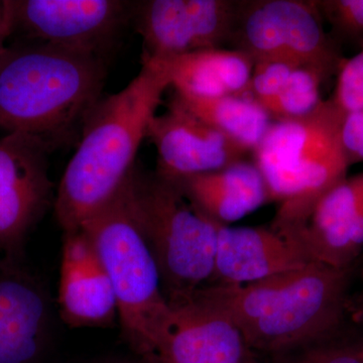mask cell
Listing matches in <instances>:
<instances>
[{
  "label": "cell",
  "mask_w": 363,
  "mask_h": 363,
  "mask_svg": "<svg viewBox=\"0 0 363 363\" xmlns=\"http://www.w3.org/2000/svg\"><path fill=\"white\" fill-rule=\"evenodd\" d=\"M286 353L292 357L284 363H363V339L345 337L340 330Z\"/></svg>",
  "instance_id": "ffe728a7"
},
{
  "label": "cell",
  "mask_w": 363,
  "mask_h": 363,
  "mask_svg": "<svg viewBox=\"0 0 363 363\" xmlns=\"http://www.w3.org/2000/svg\"><path fill=\"white\" fill-rule=\"evenodd\" d=\"M318 6L332 26L334 40L363 42V0H325Z\"/></svg>",
  "instance_id": "44dd1931"
},
{
  "label": "cell",
  "mask_w": 363,
  "mask_h": 363,
  "mask_svg": "<svg viewBox=\"0 0 363 363\" xmlns=\"http://www.w3.org/2000/svg\"><path fill=\"white\" fill-rule=\"evenodd\" d=\"M327 78L315 67H297L279 94L262 108L274 121L307 116L321 104L320 90Z\"/></svg>",
  "instance_id": "d6986e66"
},
{
  "label": "cell",
  "mask_w": 363,
  "mask_h": 363,
  "mask_svg": "<svg viewBox=\"0 0 363 363\" xmlns=\"http://www.w3.org/2000/svg\"><path fill=\"white\" fill-rule=\"evenodd\" d=\"M310 262L295 241L272 227L218 223L213 274L208 285H247L302 269Z\"/></svg>",
  "instance_id": "5bb4252c"
},
{
  "label": "cell",
  "mask_w": 363,
  "mask_h": 363,
  "mask_svg": "<svg viewBox=\"0 0 363 363\" xmlns=\"http://www.w3.org/2000/svg\"><path fill=\"white\" fill-rule=\"evenodd\" d=\"M347 314H350L357 323L363 325V285L355 297L348 298Z\"/></svg>",
  "instance_id": "d4e9b609"
},
{
  "label": "cell",
  "mask_w": 363,
  "mask_h": 363,
  "mask_svg": "<svg viewBox=\"0 0 363 363\" xmlns=\"http://www.w3.org/2000/svg\"><path fill=\"white\" fill-rule=\"evenodd\" d=\"M135 1L6 0L11 35L104 60L133 21Z\"/></svg>",
  "instance_id": "ba28073f"
},
{
  "label": "cell",
  "mask_w": 363,
  "mask_h": 363,
  "mask_svg": "<svg viewBox=\"0 0 363 363\" xmlns=\"http://www.w3.org/2000/svg\"><path fill=\"white\" fill-rule=\"evenodd\" d=\"M230 44L253 62L262 60L311 66L328 77L344 59L338 43L326 33L318 1H238Z\"/></svg>",
  "instance_id": "52a82bcc"
},
{
  "label": "cell",
  "mask_w": 363,
  "mask_h": 363,
  "mask_svg": "<svg viewBox=\"0 0 363 363\" xmlns=\"http://www.w3.org/2000/svg\"><path fill=\"white\" fill-rule=\"evenodd\" d=\"M351 272L313 260L255 283L208 285L197 293L231 318L248 351L283 355L341 330Z\"/></svg>",
  "instance_id": "7a4b0ae2"
},
{
  "label": "cell",
  "mask_w": 363,
  "mask_h": 363,
  "mask_svg": "<svg viewBox=\"0 0 363 363\" xmlns=\"http://www.w3.org/2000/svg\"><path fill=\"white\" fill-rule=\"evenodd\" d=\"M11 25H9V9L6 1H0V55L6 49V40L11 37Z\"/></svg>",
  "instance_id": "cb8c5ba5"
},
{
  "label": "cell",
  "mask_w": 363,
  "mask_h": 363,
  "mask_svg": "<svg viewBox=\"0 0 363 363\" xmlns=\"http://www.w3.org/2000/svg\"><path fill=\"white\" fill-rule=\"evenodd\" d=\"M247 363H253V362H250V359H247Z\"/></svg>",
  "instance_id": "83f0119b"
},
{
  "label": "cell",
  "mask_w": 363,
  "mask_h": 363,
  "mask_svg": "<svg viewBox=\"0 0 363 363\" xmlns=\"http://www.w3.org/2000/svg\"><path fill=\"white\" fill-rule=\"evenodd\" d=\"M131 205L156 260L171 307L207 286L214 269L218 223L196 209L173 182L136 168Z\"/></svg>",
  "instance_id": "8992f818"
},
{
  "label": "cell",
  "mask_w": 363,
  "mask_h": 363,
  "mask_svg": "<svg viewBox=\"0 0 363 363\" xmlns=\"http://www.w3.org/2000/svg\"><path fill=\"white\" fill-rule=\"evenodd\" d=\"M345 117L331 98L307 116L269 125L253 154L269 201L279 205L272 224L274 230L286 235L304 225L319 200L347 179Z\"/></svg>",
  "instance_id": "277c9868"
},
{
  "label": "cell",
  "mask_w": 363,
  "mask_h": 363,
  "mask_svg": "<svg viewBox=\"0 0 363 363\" xmlns=\"http://www.w3.org/2000/svg\"><path fill=\"white\" fill-rule=\"evenodd\" d=\"M52 340L45 286L20 257H0V363H48Z\"/></svg>",
  "instance_id": "8fae6325"
},
{
  "label": "cell",
  "mask_w": 363,
  "mask_h": 363,
  "mask_svg": "<svg viewBox=\"0 0 363 363\" xmlns=\"http://www.w3.org/2000/svg\"><path fill=\"white\" fill-rule=\"evenodd\" d=\"M238 1H135L133 21L143 40V60L218 49L233 37Z\"/></svg>",
  "instance_id": "9c48e42d"
},
{
  "label": "cell",
  "mask_w": 363,
  "mask_h": 363,
  "mask_svg": "<svg viewBox=\"0 0 363 363\" xmlns=\"http://www.w3.org/2000/svg\"><path fill=\"white\" fill-rule=\"evenodd\" d=\"M52 150L23 133L0 138V257L21 259L28 233L51 202Z\"/></svg>",
  "instance_id": "30bf717a"
},
{
  "label": "cell",
  "mask_w": 363,
  "mask_h": 363,
  "mask_svg": "<svg viewBox=\"0 0 363 363\" xmlns=\"http://www.w3.org/2000/svg\"><path fill=\"white\" fill-rule=\"evenodd\" d=\"M94 363H131V362H126V360L116 359V358H111V359L100 360V362H94Z\"/></svg>",
  "instance_id": "484cf974"
},
{
  "label": "cell",
  "mask_w": 363,
  "mask_h": 363,
  "mask_svg": "<svg viewBox=\"0 0 363 363\" xmlns=\"http://www.w3.org/2000/svg\"><path fill=\"white\" fill-rule=\"evenodd\" d=\"M173 183L196 209L222 225L245 218L269 201L264 177L255 162L245 160Z\"/></svg>",
  "instance_id": "2e32d148"
},
{
  "label": "cell",
  "mask_w": 363,
  "mask_h": 363,
  "mask_svg": "<svg viewBox=\"0 0 363 363\" xmlns=\"http://www.w3.org/2000/svg\"><path fill=\"white\" fill-rule=\"evenodd\" d=\"M332 99L346 114L363 109V45L354 57L344 60Z\"/></svg>",
  "instance_id": "7402d4cb"
},
{
  "label": "cell",
  "mask_w": 363,
  "mask_h": 363,
  "mask_svg": "<svg viewBox=\"0 0 363 363\" xmlns=\"http://www.w3.org/2000/svg\"><path fill=\"white\" fill-rule=\"evenodd\" d=\"M342 143L350 166L363 162V109L346 114Z\"/></svg>",
  "instance_id": "603a6c76"
},
{
  "label": "cell",
  "mask_w": 363,
  "mask_h": 363,
  "mask_svg": "<svg viewBox=\"0 0 363 363\" xmlns=\"http://www.w3.org/2000/svg\"><path fill=\"white\" fill-rule=\"evenodd\" d=\"M155 359H156V358H155ZM157 363H159V362H157Z\"/></svg>",
  "instance_id": "f1b7e54d"
},
{
  "label": "cell",
  "mask_w": 363,
  "mask_h": 363,
  "mask_svg": "<svg viewBox=\"0 0 363 363\" xmlns=\"http://www.w3.org/2000/svg\"><path fill=\"white\" fill-rule=\"evenodd\" d=\"M169 87L164 67L143 60L142 70L130 84L100 98L93 107L55 199V215L64 233L80 229L123 188Z\"/></svg>",
  "instance_id": "6da1fadb"
},
{
  "label": "cell",
  "mask_w": 363,
  "mask_h": 363,
  "mask_svg": "<svg viewBox=\"0 0 363 363\" xmlns=\"http://www.w3.org/2000/svg\"><path fill=\"white\" fill-rule=\"evenodd\" d=\"M150 61L164 67L171 87L181 94L250 97L255 62L247 52L218 48Z\"/></svg>",
  "instance_id": "e0dca14e"
},
{
  "label": "cell",
  "mask_w": 363,
  "mask_h": 363,
  "mask_svg": "<svg viewBox=\"0 0 363 363\" xmlns=\"http://www.w3.org/2000/svg\"><path fill=\"white\" fill-rule=\"evenodd\" d=\"M147 138L156 147V173L171 182L225 168L250 152L174 97L164 113L152 117Z\"/></svg>",
  "instance_id": "7c38bea8"
},
{
  "label": "cell",
  "mask_w": 363,
  "mask_h": 363,
  "mask_svg": "<svg viewBox=\"0 0 363 363\" xmlns=\"http://www.w3.org/2000/svg\"><path fill=\"white\" fill-rule=\"evenodd\" d=\"M172 308L159 363H247L248 350L231 318L196 292Z\"/></svg>",
  "instance_id": "4fadbf2b"
},
{
  "label": "cell",
  "mask_w": 363,
  "mask_h": 363,
  "mask_svg": "<svg viewBox=\"0 0 363 363\" xmlns=\"http://www.w3.org/2000/svg\"><path fill=\"white\" fill-rule=\"evenodd\" d=\"M58 303L73 328L108 326L118 316L111 279L82 228L64 233Z\"/></svg>",
  "instance_id": "9a60e30c"
},
{
  "label": "cell",
  "mask_w": 363,
  "mask_h": 363,
  "mask_svg": "<svg viewBox=\"0 0 363 363\" xmlns=\"http://www.w3.org/2000/svg\"><path fill=\"white\" fill-rule=\"evenodd\" d=\"M130 177L116 197L81 228L111 279L124 338L138 355L152 357L166 337L172 308L133 212Z\"/></svg>",
  "instance_id": "5b68a950"
},
{
  "label": "cell",
  "mask_w": 363,
  "mask_h": 363,
  "mask_svg": "<svg viewBox=\"0 0 363 363\" xmlns=\"http://www.w3.org/2000/svg\"><path fill=\"white\" fill-rule=\"evenodd\" d=\"M131 363H157V360L155 359L154 357H142V359L138 362H131Z\"/></svg>",
  "instance_id": "4316f807"
},
{
  "label": "cell",
  "mask_w": 363,
  "mask_h": 363,
  "mask_svg": "<svg viewBox=\"0 0 363 363\" xmlns=\"http://www.w3.org/2000/svg\"><path fill=\"white\" fill-rule=\"evenodd\" d=\"M173 97L233 142L255 152L272 121L267 111L252 97H197L174 92Z\"/></svg>",
  "instance_id": "ac0fdd59"
},
{
  "label": "cell",
  "mask_w": 363,
  "mask_h": 363,
  "mask_svg": "<svg viewBox=\"0 0 363 363\" xmlns=\"http://www.w3.org/2000/svg\"><path fill=\"white\" fill-rule=\"evenodd\" d=\"M104 60L56 45L6 47L0 55V128L35 136L52 150L82 131L100 100Z\"/></svg>",
  "instance_id": "3957f363"
}]
</instances>
